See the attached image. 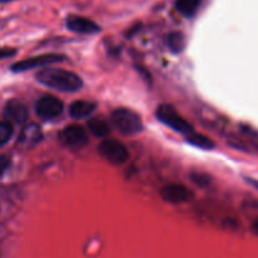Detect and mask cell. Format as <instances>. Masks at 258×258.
<instances>
[{
	"label": "cell",
	"instance_id": "15",
	"mask_svg": "<svg viewBox=\"0 0 258 258\" xmlns=\"http://www.w3.org/2000/svg\"><path fill=\"white\" fill-rule=\"evenodd\" d=\"M185 138H186V141H188L189 144L197 146V148L204 149V150H211V149H213L214 146H216L211 139L207 138V136H204V135H202V134L196 133V131H193L191 134L186 135Z\"/></svg>",
	"mask_w": 258,
	"mask_h": 258
},
{
	"label": "cell",
	"instance_id": "3",
	"mask_svg": "<svg viewBox=\"0 0 258 258\" xmlns=\"http://www.w3.org/2000/svg\"><path fill=\"white\" fill-rule=\"evenodd\" d=\"M156 117L164 125L169 126L174 131L183 134L185 136L194 131L193 126L185 118L181 117L173 106L168 105V103H163V105L158 106V108H156Z\"/></svg>",
	"mask_w": 258,
	"mask_h": 258
},
{
	"label": "cell",
	"instance_id": "1",
	"mask_svg": "<svg viewBox=\"0 0 258 258\" xmlns=\"http://www.w3.org/2000/svg\"><path fill=\"white\" fill-rule=\"evenodd\" d=\"M35 78L40 85L60 92H76L83 86L80 76L62 68L44 67L35 75Z\"/></svg>",
	"mask_w": 258,
	"mask_h": 258
},
{
	"label": "cell",
	"instance_id": "11",
	"mask_svg": "<svg viewBox=\"0 0 258 258\" xmlns=\"http://www.w3.org/2000/svg\"><path fill=\"white\" fill-rule=\"evenodd\" d=\"M43 133L40 127L35 123H29V125L24 126L23 130L20 131V135L18 138V145L22 149L29 150V149L34 148L38 144L42 141Z\"/></svg>",
	"mask_w": 258,
	"mask_h": 258
},
{
	"label": "cell",
	"instance_id": "19",
	"mask_svg": "<svg viewBox=\"0 0 258 258\" xmlns=\"http://www.w3.org/2000/svg\"><path fill=\"white\" fill-rule=\"evenodd\" d=\"M10 166V158L7 155H0V178L7 173Z\"/></svg>",
	"mask_w": 258,
	"mask_h": 258
},
{
	"label": "cell",
	"instance_id": "22",
	"mask_svg": "<svg viewBox=\"0 0 258 258\" xmlns=\"http://www.w3.org/2000/svg\"><path fill=\"white\" fill-rule=\"evenodd\" d=\"M252 231H253V233L256 234V236H258V219L252 224Z\"/></svg>",
	"mask_w": 258,
	"mask_h": 258
},
{
	"label": "cell",
	"instance_id": "20",
	"mask_svg": "<svg viewBox=\"0 0 258 258\" xmlns=\"http://www.w3.org/2000/svg\"><path fill=\"white\" fill-rule=\"evenodd\" d=\"M15 53H17V50L13 49V48H0V60L13 57V55H15Z\"/></svg>",
	"mask_w": 258,
	"mask_h": 258
},
{
	"label": "cell",
	"instance_id": "13",
	"mask_svg": "<svg viewBox=\"0 0 258 258\" xmlns=\"http://www.w3.org/2000/svg\"><path fill=\"white\" fill-rule=\"evenodd\" d=\"M88 130L96 138H106L110 134V123L103 117H93L87 122Z\"/></svg>",
	"mask_w": 258,
	"mask_h": 258
},
{
	"label": "cell",
	"instance_id": "17",
	"mask_svg": "<svg viewBox=\"0 0 258 258\" xmlns=\"http://www.w3.org/2000/svg\"><path fill=\"white\" fill-rule=\"evenodd\" d=\"M13 133H14V130H13L12 123L7 122V121H0V148L9 143Z\"/></svg>",
	"mask_w": 258,
	"mask_h": 258
},
{
	"label": "cell",
	"instance_id": "16",
	"mask_svg": "<svg viewBox=\"0 0 258 258\" xmlns=\"http://www.w3.org/2000/svg\"><path fill=\"white\" fill-rule=\"evenodd\" d=\"M166 44L171 52L180 53L185 47V37L179 32H173L166 37Z\"/></svg>",
	"mask_w": 258,
	"mask_h": 258
},
{
	"label": "cell",
	"instance_id": "4",
	"mask_svg": "<svg viewBox=\"0 0 258 258\" xmlns=\"http://www.w3.org/2000/svg\"><path fill=\"white\" fill-rule=\"evenodd\" d=\"M98 154L112 165H122L130 156L127 148L115 139L103 140L98 145Z\"/></svg>",
	"mask_w": 258,
	"mask_h": 258
},
{
	"label": "cell",
	"instance_id": "18",
	"mask_svg": "<svg viewBox=\"0 0 258 258\" xmlns=\"http://www.w3.org/2000/svg\"><path fill=\"white\" fill-rule=\"evenodd\" d=\"M190 179H191V181L196 184V185L202 186V188H204V186L208 185L209 181H211L209 176L204 173H191Z\"/></svg>",
	"mask_w": 258,
	"mask_h": 258
},
{
	"label": "cell",
	"instance_id": "9",
	"mask_svg": "<svg viewBox=\"0 0 258 258\" xmlns=\"http://www.w3.org/2000/svg\"><path fill=\"white\" fill-rule=\"evenodd\" d=\"M3 116H4V121H7V122L23 125L28 121L29 112H28V108L24 103L18 100H12L5 105Z\"/></svg>",
	"mask_w": 258,
	"mask_h": 258
},
{
	"label": "cell",
	"instance_id": "14",
	"mask_svg": "<svg viewBox=\"0 0 258 258\" xmlns=\"http://www.w3.org/2000/svg\"><path fill=\"white\" fill-rule=\"evenodd\" d=\"M202 0H176L175 8L181 15L186 18H191L198 10Z\"/></svg>",
	"mask_w": 258,
	"mask_h": 258
},
{
	"label": "cell",
	"instance_id": "8",
	"mask_svg": "<svg viewBox=\"0 0 258 258\" xmlns=\"http://www.w3.org/2000/svg\"><path fill=\"white\" fill-rule=\"evenodd\" d=\"M164 202L169 204H184L194 198V193L181 184H168L160 191Z\"/></svg>",
	"mask_w": 258,
	"mask_h": 258
},
{
	"label": "cell",
	"instance_id": "7",
	"mask_svg": "<svg viewBox=\"0 0 258 258\" xmlns=\"http://www.w3.org/2000/svg\"><path fill=\"white\" fill-rule=\"evenodd\" d=\"M66 59V55L57 54V53H49V54L37 55V57L28 58V59L20 60L12 66L13 72H24V71L33 70V68L45 67V66L53 64V63L62 62Z\"/></svg>",
	"mask_w": 258,
	"mask_h": 258
},
{
	"label": "cell",
	"instance_id": "2",
	"mask_svg": "<svg viewBox=\"0 0 258 258\" xmlns=\"http://www.w3.org/2000/svg\"><path fill=\"white\" fill-rule=\"evenodd\" d=\"M111 121L116 130L122 135L133 136L141 133L144 128L140 116L128 108H117L111 115Z\"/></svg>",
	"mask_w": 258,
	"mask_h": 258
},
{
	"label": "cell",
	"instance_id": "23",
	"mask_svg": "<svg viewBox=\"0 0 258 258\" xmlns=\"http://www.w3.org/2000/svg\"><path fill=\"white\" fill-rule=\"evenodd\" d=\"M13 2V0H0V4H4V3H9Z\"/></svg>",
	"mask_w": 258,
	"mask_h": 258
},
{
	"label": "cell",
	"instance_id": "10",
	"mask_svg": "<svg viewBox=\"0 0 258 258\" xmlns=\"http://www.w3.org/2000/svg\"><path fill=\"white\" fill-rule=\"evenodd\" d=\"M66 25L71 32L78 33V34H95L101 30L100 25L88 18L81 17V15H70L66 19Z\"/></svg>",
	"mask_w": 258,
	"mask_h": 258
},
{
	"label": "cell",
	"instance_id": "12",
	"mask_svg": "<svg viewBox=\"0 0 258 258\" xmlns=\"http://www.w3.org/2000/svg\"><path fill=\"white\" fill-rule=\"evenodd\" d=\"M96 110V103L91 101H76L71 105L70 115L72 118L81 120L86 118Z\"/></svg>",
	"mask_w": 258,
	"mask_h": 258
},
{
	"label": "cell",
	"instance_id": "5",
	"mask_svg": "<svg viewBox=\"0 0 258 258\" xmlns=\"http://www.w3.org/2000/svg\"><path fill=\"white\" fill-rule=\"evenodd\" d=\"M58 139L66 148L72 149V150H81L88 143L87 133L82 126L78 125H71L63 128Z\"/></svg>",
	"mask_w": 258,
	"mask_h": 258
},
{
	"label": "cell",
	"instance_id": "21",
	"mask_svg": "<svg viewBox=\"0 0 258 258\" xmlns=\"http://www.w3.org/2000/svg\"><path fill=\"white\" fill-rule=\"evenodd\" d=\"M247 181H248V183L251 184L252 186H254V188L258 189V180H254V179H249V178H247Z\"/></svg>",
	"mask_w": 258,
	"mask_h": 258
},
{
	"label": "cell",
	"instance_id": "6",
	"mask_svg": "<svg viewBox=\"0 0 258 258\" xmlns=\"http://www.w3.org/2000/svg\"><path fill=\"white\" fill-rule=\"evenodd\" d=\"M63 102L54 96H43L35 103V112L42 120H53L63 112Z\"/></svg>",
	"mask_w": 258,
	"mask_h": 258
}]
</instances>
